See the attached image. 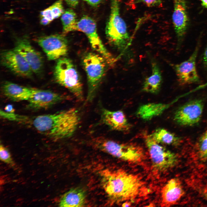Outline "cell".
Instances as JSON below:
<instances>
[{"label": "cell", "instance_id": "6da1fadb", "mask_svg": "<svg viewBox=\"0 0 207 207\" xmlns=\"http://www.w3.org/2000/svg\"><path fill=\"white\" fill-rule=\"evenodd\" d=\"M80 119L78 110L71 108L53 114L37 116L27 121L39 133L57 140L71 136L77 128Z\"/></svg>", "mask_w": 207, "mask_h": 207}, {"label": "cell", "instance_id": "7a4b0ae2", "mask_svg": "<svg viewBox=\"0 0 207 207\" xmlns=\"http://www.w3.org/2000/svg\"><path fill=\"white\" fill-rule=\"evenodd\" d=\"M101 183L110 200L115 202L131 200L142 191L143 184L137 175L122 170L106 169L100 172Z\"/></svg>", "mask_w": 207, "mask_h": 207}, {"label": "cell", "instance_id": "3957f363", "mask_svg": "<svg viewBox=\"0 0 207 207\" xmlns=\"http://www.w3.org/2000/svg\"><path fill=\"white\" fill-rule=\"evenodd\" d=\"M120 0H111L110 17L106 34L108 42L120 50L126 49L130 39L127 27L120 13Z\"/></svg>", "mask_w": 207, "mask_h": 207}, {"label": "cell", "instance_id": "277c9868", "mask_svg": "<svg viewBox=\"0 0 207 207\" xmlns=\"http://www.w3.org/2000/svg\"><path fill=\"white\" fill-rule=\"evenodd\" d=\"M56 82L69 90L78 100L83 99V84L78 70L69 58L58 59L54 70Z\"/></svg>", "mask_w": 207, "mask_h": 207}, {"label": "cell", "instance_id": "5b68a950", "mask_svg": "<svg viewBox=\"0 0 207 207\" xmlns=\"http://www.w3.org/2000/svg\"><path fill=\"white\" fill-rule=\"evenodd\" d=\"M90 142L93 147L127 162H138L143 159L142 150L136 145L120 143L102 137L93 139Z\"/></svg>", "mask_w": 207, "mask_h": 207}, {"label": "cell", "instance_id": "8992f818", "mask_svg": "<svg viewBox=\"0 0 207 207\" xmlns=\"http://www.w3.org/2000/svg\"><path fill=\"white\" fill-rule=\"evenodd\" d=\"M107 63L101 55L93 52L87 53L83 58V65L87 79V102L91 101L94 98L105 74Z\"/></svg>", "mask_w": 207, "mask_h": 207}, {"label": "cell", "instance_id": "52a82bcc", "mask_svg": "<svg viewBox=\"0 0 207 207\" xmlns=\"http://www.w3.org/2000/svg\"><path fill=\"white\" fill-rule=\"evenodd\" d=\"M143 136L152 166L155 170L164 171L175 165L177 157L175 153L155 141L150 134L144 133Z\"/></svg>", "mask_w": 207, "mask_h": 207}, {"label": "cell", "instance_id": "ba28073f", "mask_svg": "<svg viewBox=\"0 0 207 207\" xmlns=\"http://www.w3.org/2000/svg\"><path fill=\"white\" fill-rule=\"evenodd\" d=\"M77 31L82 32L86 35L92 48L102 55L108 64H113L115 60L99 37L96 23L93 19L88 16H83L77 22Z\"/></svg>", "mask_w": 207, "mask_h": 207}, {"label": "cell", "instance_id": "9c48e42d", "mask_svg": "<svg viewBox=\"0 0 207 207\" xmlns=\"http://www.w3.org/2000/svg\"><path fill=\"white\" fill-rule=\"evenodd\" d=\"M37 41L49 60H58L68 53V41L63 34L41 37L37 39Z\"/></svg>", "mask_w": 207, "mask_h": 207}, {"label": "cell", "instance_id": "30bf717a", "mask_svg": "<svg viewBox=\"0 0 207 207\" xmlns=\"http://www.w3.org/2000/svg\"><path fill=\"white\" fill-rule=\"evenodd\" d=\"M204 108L203 101L194 99L185 103L175 112L174 120L178 124L183 126H191L200 121Z\"/></svg>", "mask_w": 207, "mask_h": 207}, {"label": "cell", "instance_id": "8fae6325", "mask_svg": "<svg viewBox=\"0 0 207 207\" xmlns=\"http://www.w3.org/2000/svg\"><path fill=\"white\" fill-rule=\"evenodd\" d=\"M199 46V44H198L193 53L187 60L173 66L178 81L181 85L198 83L200 81L196 67Z\"/></svg>", "mask_w": 207, "mask_h": 207}, {"label": "cell", "instance_id": "7c38bea8", "mask_svg": "<svg viewBox=\"0 0 207 207\" xmlns=\"http://www.w3.org/2000/svg\"><path fill=\"white\" fill-rule=\"evenodd\" d=\"M3 66L21 76L30 78L33 72L24 57L14 49L3 51L1 54Z\"/></svg>", "mask_w": 207, "mask_h": 207}, {"label": "cell", "instance_id": "4fadbf2b", "mask_svg": "<svg viewBox=\"0 0 207 207\" xmlns=\"http://www.w3.org/2000/svg\"><path fill=\"white\" fill-rule=\"evenodd\" d=\"M14 49L24 57L33 72L38 75L41 73L43 68V57L41 53L32 47L27 37L25 36L17 39Z\"/></svg>", "mask_w": 207, "mask_h": 207}, {"label": "cell", "instance_id": "5bb4252c", "mask_svg": "<svg viewBox=\"0 0 207 207\" xmlns=\"http://www.w3.org/2000/svg\"><path fill=\"white\" fill-rule=\"evenodd\" d=\"M174 9L172 21L177 40L178 49L183 40L189 22L186 0H173Z\"/></svg>", "mask_w": 207, "mask_h": 207}, {"label": "cell", "instance_id": "9a60e30c", "mask_svg": "<svg viewBox=\"0 0 207 207\" xmlns=\"http://www.w3.org/2000/svg\"><path fill=\"white\" fill-rule=\"evenodd\" d=\"M66 99V96L51 91L32 88L28 108L34 110L47 108Z\"/></svg>", "mask_w": 207, "mask_h": 207}, {"label": "cell", "instance_id": "2e32d148", "mask_svg": "<svg viewBox=\"0 0 207 207\" xmlns=\"http://www.w3.org/2000/svg\"><path fill=\"white\" fill-rule=\"evenodd\" d=\"M184 194L180 180L176 178L169 180L161 191V206L169 207L177 204Z\"/></svg>", "mask_w": 207, "mask_h": 207}, {"label": "cell", "instance_id": "e0dca14e", "mask_svg": "<svg viewBox=\"0 0 207 207\" xmlns=\"http://www.w3.org/2000/svg\"><path fill=\"white\" fill-rule=\"evenodd\" d=\"M101 115L103 123L113 130L126 132L131 128V124L121 110L112 111L103 108Z\"/></svg>", "mask_w": 207, "mask_h": 207}, {"label": "cell", "instance_id": "ac0fdd59", "mask_svg": "<svg viewBox=\"0 0 207 207\" xmlns=\"http://www.w3.org/2000/svg\"><path fill=\"white\" fill-rule=\"evenodd\" d=\"M1 88L3 95L14 101H28L32 90V88L23 86L8 81L3 83Z\"/></svg>", "mask_w": 207, "mask_h": 207}, {"label": "cell", "instance_id": "d6986e66", "mask_svg": "<svg viewBox=\"0 0 207 207\" xmlns=\"http://www.w3.org/2000/svg\"><path fill=\"white\" fill-rule=\"evenodd\" d=\"M85 191L82 189L72 188L62 195L58 205L61 207H82L85 204Z\"/></svg>", "mask_w": 207, "mask_h": 207}, {"label": "cell", "instance_id": "ffe728a7", "mask_svg": "<svg viewBox=\"0 0 207 207\" xmlns=\"http://www.w3.org/2000/svg\"><path fill=\"white\" fill-rule=\"evenodd\" d=\"M152 73L146 78L142 86L143 91L153 94L159 92L162 82V74L158 65L154 62L151 64Z\"/></svg>", "mask_w": 207, "mask_h": 207}, {"label": "cell", "instance_id": "44dd1931", "mask_svg": "<svg viewBox=\"0 0 207 207\" xmlns=\"http://www.w3.org/2000/svg\"><path fill=\"white\" fill-rule=\"evenodd\" d=\"M169 106L168 104L161 103H149L141 106L136 115L144 120H149L161 114Z\"/></svg>", "mask_w": 207, "mask_h": 207}, {"label": "cell", "instance_id": "7402d4cb", "mask_svg": "<svg viewBox=\"0 0 207 207\" xmlns=\"http://www.w3.org/2000/svg\"><path fill=\"white\" fill-rule=\"evenodd\" d=\"M150 135L155 141L160 144L176 146L181 141L180 137L163 128L157 129Z\"/></svg>", "mask_w": 207, "mask_h": 207}, {"label": "cell", "instance_id": "603a6c76", "mask_svg": "<svg viewBox=\"0 0 207 207\" xmlns=\"http://www.w3.org/2000/svg\"><path fill=\"white\" fill-rule=\"evenodd\" d=\"M63 34L65 35L70 32L77 31V21L76 16L74 11L68 9L64 11L61 16Z\"/></svg>", "mask_w": 207, "mask_h": 207}, {"label": "cell", "instance_id": "cb8c5ba5", "mask_svg": "<svg viewBox=\"0 0 207 207\" xmlns=\"http://www.w3.org/2000/svg\"><path fill=\"white\" fill-rule=\"evenodd\" d=\"M197 145L199 158L204 162L207 160V130L199 139Z\"/></svg>", "mask_w": 207, "mask_h": 207}, {"label": "cell", "instance_id": "d4e9b609", "mask_svg": "<svg viewBox=\"0 0 207 207\" xmlns=\"http://www.w3.org/2000/svg\"><path fill=\"white\" fill-rule=\"evenodd\" d=\"M49 7L54 20L61 16L64 12L63 0H57Z\"/></svg>", "mask_w": 207, "mask_h": 207}, {"label": "cell", "instance_id": "484cf974", "mask_svg": "<svg viewBox=\"0 0 207 207\" xmlns=\"http://www.w3.org/2000/svg\"><path fill=\"white\" fill-rule=\"evenodd\" d=\"M0 158L1 161L12 167L15 166V163L9 152L6 147L1 144L0 146Z\"/></svg>", "mask_w": 207, "mask_h": 207}, {"label": "cell", "instance_id": "4316f807", "mask_svg": "<svg viewBox=\"0 0 207 207\" xmlns=\"http://www.w3.org/2000/svg\"><path fill=\"white\" fill-rule=\"evenodd\" d=\"M164 0H134L135 3H142L147 6L152 7L160 5Z\"/></svg>", "mask_w": 207, "mask_h": 207}, {"label": "cell", "instance_id": "83f0119b", "mask_svg": "<svg viewBox=\"0 0 207 207\" xmlns=\"http://www.w3.org/2000/svg\"><path fill=\"white\" fill-rule=\"evenodd\" d=\"M202 63L205 68L207 70V45L205 48L203 53Z\"/></svg>", "mask_w": 207, "mask_h": 207}, {"label": "cell", "instance_id": "f1b7e54d", "mask_svg": "<svg viewBox=\"0 0 207 207\" xmlns=\"http://www.w3.org/2000/svg\"><path fill=\"white\" fill-rule=\"evenodd\" d=\"M66 4L71 7H75L78 4L80 0H64Z\"/></svg>", "mask_w": 207, "mask_h": 207}, {"label": "cell", "instance_id": "f546056e", "mask_svg": "<svg viewBox=\"0 0 207 207\" xmlns=\"http://www.w3.org/2000/svg\"><path fill=\"white\" fill-rule=\"evenodd\" d=\"M90 5L95 7L98 5L102 0H83Z\"/></svg>", "mask_w": 207, "mask_h": 207}, {"label": "cell", "instance_id": "4dcf8cb0", "mask_svg": "<svg viewBox=\"0 0 207 207\" xmlns=\"http://www.w3.org/2000/svg\"><path fill=\"white\" fill-rule=\"evenodd\" d=\"M5 110L7 112L9 113H14V110L12 106L10 105H7L5 108Z\"/></svg>", "mask_w": 207, "mask_h": 207}, {"label": "cell", "instance_id": "1f68e13d", "mask_svg": "<svg viewBox=\"0 0 207 207\" xmlns=\"http://www.w3.org/2000/svg\"><path fill=\"white\" fill-rule=\"evenodd\" d=\"M202 5L207 9V0H201Z\"/></svg>", "mask_w": 207, "mask_h": 207}, {"label": "cell", "instance_id": "d6a6232c", "mask_svg": "<svg viewBox=\"0 0 207 207\" xmlns=\"http://www.w3.org/2000/svg\"><path fill=\"white\" fill-rule=\"evenodd\" d=\"M131 205V203L129 202L126 201L123 203L122 204V207H128L130 206Z\"/></svg>", "mask_w": 207, "mask_h": 207}, {"label": "cell", "instance_id": "836d02e7", "mask_svg": "<svg viewBox=\"0 0 207 207\" xmlns=\"http://www.w3.org/2000/svg\"><path fill=\"white\" fill-rule=\"evenodd\" d=\"M205 198H206V199L207 200V193H206L205 194Z\"/></svg>", "mask_w": 207, "mask_h": 207}]
</instances>
